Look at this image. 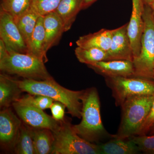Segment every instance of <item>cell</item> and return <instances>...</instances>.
Masks as SVG:
<instances>
[{"label": "cell", "mask_w": 154, "mask_h": 154, "mask_svg": "<svg viewBox=\"0 0 154 154\" xmlns=\"http://www.w3.org/2000/svg\"><path fill=\"white\" fill-rule=\"evenodd\" d=\"M81 101L82 103V121L73 125L74 130L81 137L92 143L112 138L102 123L100 113V102L98 91L93 87L84 90Z\"/></svg>", "instance_id": "1"}, {"label": "cell", "mask_w": 154, "mask_h": 154, "mask_svg": "<svg viewBox=\"0 0 154 154\" xmlns=\"http://www.w3.org/2000/svg\"><path fill=\"white\" fill-rule=\"evenodd\" d=\"M16 81L23 92L31 95L47 96L54 101L60 102L65 105L68 113L72 116L82 118V103L80 101L84 90H69L59 85L53 78L45 80L24 79Z\"/></svg>", "instance_id": "2"}, {"label": "cell", "mask_w": 154, "mask_h": 154, "mask_svg": "<svg viewBox=\"0 0 154 154\" xmlns=\"http://www.w3.org/2000/svg\"><path fill=\"white\" fill-rule=\"evenodd\" d=\"M154 99L153 95L134 96L121 105V122L115 138L128 139L138 135L147 117Z\"/></svg>", "instance_id": "3"}, {"label": "cell", "mask_w": 154, "mask_h": 154, "mask_svg": "<svg viewBox=\"0 0 154 154\" xmlns=\"http://www.w3.org/2000/svg\"><path fill=\"white\" fill-rule=\"evenodd\" d=\"M44 63L29 54L8 49L6 55L0 59V69L4 72L17 75L24 79L45 80L53 79Z\"/></svg>", "instance_id": "4"}, {"label": "cell", "mask_w": 154, "mask_h": 154, "mask_svg": "<svg viewBox=\"0 0 154 154\" xmlns=\"http://www.w3.org/2000/svg\"><path fill=\"white\" fill-rule=\"evenodd\" d=\"M144 29L139 55L133 61L134 77L153 80L154 77V14L145 2L143 14Z\"/></svg>", "instance_id": "5"}, {"label": "cell", "mask_w": 154, "mask_h": 154, "mask_svg": "<svg viewBox=\"0 0 154 154\" xmlns=\"http://www.w3.org/2000/svg\"><path fill=\"white\" fill-rule=\"evenodd\" d=\"M70 122L65 118L59 128L53 132V154H100L97 144L85 140L74 130Z\"/></svg>", "instance_id": "6"}, {"label": "cell", "mask_w": 154, "mask_h": 154, "mask_svg": "<svg viewBox=\"0 0 154 154\" xmlns=\"http://www.w3.org/2000/svg\"><path fill=\"white\" fill-rule=\"evenodd\" d=\"M106 84L112 91L116 106H120L131 97L154 94V82L137 77L105 78Z\"/></svg>", "instance_id": "7"}, {"label": "cell", "mask_w": 154, "mask_h": 154, "mask_svg": "<svg viewBox=\"0 0 154 154\" xmlns=\"http://www.w3.org/2000/svg\"><path fill=\"white\" fill-rule=\"evenodd\" d=\"M12 107L22 122L31 127L47 128L54 132L60 126V122L41 109L20 102H14Z\"/></svg>", "instance_id": "8"}, {"label": "cell", "mask_w": 154, "mask_h": 154, "mask_svg": "<svg viewBox=\"0 0 154 154\" xmlns=\"http://www.w3.org/2000/svg\"><path fill=\"white\" fill-rule=\"evenodd\" d=\"M0 37L8 50L21 53H28V48L14 17L1 9Z\"/></svg>", "instance_id": "9"}, {"label": "cell", "mask_w": 154, "mask_h": 154, "mask_svg": "<svg viewBox=\"0 0 154 154\" xmlns=\"http://www.w3.org/2000/svg\"><path fill=\"white\" fill-rule=\"evenodd\" d=\"M19 118L11 107L0 112V143L5 150L14 151L22 123Z\"/></svg>", "instance_id": "10"}, {"label": "cell", "mask_w": 154, "mask_h": 154, "mask_svg": "<svg viewBox=\"0 0 154 154\" xmlns=\"http://www.w3.org/2000/svg\"><path fill=\"white\" fill-rule=\"evenodd\" d=\"M144 0H132V13L128 24L127 32L132 48L134 59L138 56L140 51L141 41L144 29Z\"/></svg>", "instance_id": "11"}, {"label": "cell", "mask_w": 154, "mask_h": 154, "mask_svg": "<svg viewBox=\"0 0 154 154\" xmlns=\"http://www.w3.org/2000/svg\"><path fill=\"white\" fill-rule=\"evenodd\" d=\"M128 24L113 30L111 45L107 51V61H133L132 48L128 34Z\"/></svg>", "instance_id": "12"}, {"label": "cell", "mask_w": 154, "mask_h": 154, "mask_svg": "<svg viewBox=\"0 0 154 154\" xmlns=\"http://www.w3.org/2000/svg\"><path fill=\"white\" fill-rule=\"evenodd\" d=\"M105 78L134 77L133 62L127 60L102 61L88 66Z\"/></svg>", "instance_id": "13"}, {"label": "cell", "mask_w": 154, "mask_h": 154, "mask_svg": "<svg viewBox=\"0 0 154 154\" xmlns=\"http://www.w3.org/2000/svg\"><path fill=\"white\" fill-rule=\"evenodd\" d=\"M45 32V51L57 44L65 31L62 21L57 13L54 11L43 17Z\"/></svg>", "instance_id": "14"}, {"label": "cell", "mask_w": 154, "mask_h": 154, "mask_svg": "<svg viewBox=\"0 0 154 154\" xmlns=\"http://www.w3.org/2000/svg\"><path fill=\"white\" fill-rule=\"evenodd\" d=\"M23 92L16 79L7 75H0V107L9 108L21 98Z\"/></svg>", "instance_id": "15"}, {"label": "cell", "mask_w": 154, "mask_h": 154, "mask_svg": "<svg viewBox=\"0 0 154 154\" xmlns=\"http://www.w3.org/2000/svg\"><path fill=\"white\" fill-rule=\"evenodd\" d=\"M113 30L102 29L96 33L81 36L76 42L77 46L99 48L107 51L112 42Z\"/></svg>", "instance_id": "16"}, {"label": "cell", "mask_w": 154, "mask_h": 154, "mask_svg": "<svg viewBox=\"0 0 154 154\" xmlns=\"http://www.w3.org/2000/svg\"><path fill=\"white\" fill-rule=\"evenodd\" d=\"M102 154H137L140 153L139 148L131 139L113 137L104 143H97Z\"/></svg>", "instance_id": "17"}, {"label": "cell", "mask_w": 154, "mask_h": 154, "mask_svg": "<svg viewBox=\"0 0 154 154\" xmlns=\"http://www.w3.org/2000/svg\"><path fill=\"white\" fill-rule=\"evenodd\" d=\"M84 6V0H61L55 11L62 21L65 31H68L77 14Z\"/></svg>", "instance_id": "18"}, {"label": "cell", "mask_w": 154, "mask_h": 154, "mask_svg": "<svg viewBox=\"0 0 154 154\" xmlns=\"http://www.w3.org/2000/svg\"><path fill=\"white\" fill-rule=\"evenodd\" d=\"M45 32L43 17L39 16L31 37L28 53L38 58L44 63L47 62L46 54L45 51Z\"/></svg>", "instance_id": "19"}, {"label": "cell", "mask_w": 154, "mask_h": 154, "mask_svg": "<svg viewBox=\"0 0 154 154\" xmlns=\"http://www.w3.org/2000/svg\"><path fill=\"white\" fill-rule=\"evenodd\" d=\"M30 127L35 154H51L54 141L52 131L47 128Z\"/></svg>", "instance_id": "20"}, {"label": "cell", "mask_w": 154, "mask_h": 154, "mask_svg": "<svg viewBox=\"0 0 154 154\" xmlns=\"http://www.w3.org/2000/svg\"><path fill=\"white\" fill-rule=\"evenodd\" d=\"M39 17L38 14L29 8L28 11L15 21L28 49L30 45L31 37L37 23V19Z\"/></svg>", "instance_id": "21"}, {"label": "cell", "mask_w": 154, "mask_h": 154, "mask_svg": "<svg viewBox=\"0 0 154 154\" xmlns=\"http://www.w3.org/2000/svg\"><path fill=\"white\" fill-rule=\"evenodd\" d=\"M14 151L17 154H35L30 126L23 122Z\"/></svg>", "instance_id": "22"}, {"label": "cell", "mask_w": 154, "mask_h": 154, "mask_svg": "<svg viewBox=\"0 0 154 154\" xmlns=\"http://www.w3.org/2000/svg\"><path fill=\"white\" fill-rule=\"evenodd\" d=\"M75 52L79 61L88 66L107 60V51L99 48H83L77 46Z\"/></svg>", "instance_id": "23"}, {"label": "cell", "mask_w": 154, "mask_h": 154, "mask_svg": "<svg viewBox=\"0 0 154 154\" xmlns=\"http://www.w3.org/2000/svg\"><path fill=\"white\" fill-rule=\"evenodd\" d=\"M31 0H1V9L8 13L16 21L29 10Z\"/></svg>", "instance_id": "24"}, {"label": "cell", "mask_w": 154, "mask_h": 154, "mask_svg": "<svg viewBox=\"0 0 154 154\" xmlns=\"http://www.w3.org/2000/svg\"><path fill=\"white\" fill-rule=\"evenodd\" d=\"M61 0H31L30 8L38 16L44 17L56 11Z\"/></svg>", "instance_id": "25"}, {"label": "cell", "mask_w": 154, "mask_h": 154, "mask_svg": "<svg viewBox=\"0 0 154 154\" xmlns=\"http://www.w3.org/2000/svg\"><path fill=\"white\" fill-rule=\"evenodd\" d=\"M53 99L42 95H33L29 94L22 96L17 102L25 103L42 110L50 108Z\"/></svg>", "instance_id": "26"}, {"label": "cell", "mask_w": 154, "mask_h": 154, "mask_svg": "<svg viewBox=\"0 0 154 154\" xmlns=\"http://www.w3.org/2000/svg\"><path fill=\"white\" fill-rule=\"evenodd\" d=\"M129 138L136 144L141 152L146 154H154V135L134 136Z\"/></svg>", "instance_id": "27"}, {"label": "cell", "mask_w": 154, "mask_h": 154, "mask_svg": "<svg viewBox=\"0 0 154 154\" xmlns=\"http://www.w3.org/2000/svg\"><path fill=\"white\" fill-rule=\"evenodd\" d=\"M65 105L60 102H54L50 107L52 117L56 121L60 122L65 119Z\"/></svg>", "instance_id": "28"}, {"label": "cell", "mask_w": 154, "mask_h": 154, "mask_svg": "<svg viewBox=\"0 0 154 154\" xmlns=\"http://www.w3.org/2000/svg\"><path fill=\"white\" fill-rule=\"evenodd\" d=\"M154 123V99L151 110H150L147 117L140 131V132L138 135H146L148 133L152 125Z\"/></svg>", "instance_id": "29"}, {"label": "cell", "mask_w": 154, "mask_h": 154, "mask_svg": "<svg viewBox=\"0 0 154 154\" xmlns=\"http://www.w3.org/2000/svg\"><path fill=\"white\" fill-rule=\"evenodd\" d=\"M96 0H84V6H83V8H87L88 6L91 5L92 3L95 2Z\"/></svg>", "instance_id": "30"}, {"label": "cell", "mask_w": 154, "mask_h": 154, "mask_svg": "<svg viewBox=\"0 0 154 154\" xmlns=\"http://www.w3.org/2000/svg\"><path fill=\"white\" fill-rule=\"evenodd\" d=\"M146 3L150 6L153 10H154V0H148L147 2H145Z\"/></svg>", "instance_id": "31"}, {"label": "cell", "mask_w": 154, "mask_h": 154, "mask_svg": "<svg viewBox=\"0 0 154 154\" xmlns=\"http://www.w3.org/2000/svg\"><path fill=\"white\" fill-rule=\"evenodd\" d=\"M147 134L149 135H154V123L151 127Z\"/></svg>", "instance_id": "32"}, {"label": "cell", "mask_w": 154, "mask_h": 154, "mask_svg": "<svg viewBox=\"0 0 154 154\" xmlns=\"http://www.w3.org/2000/svg\"><path fill=\"white\" fill-rule=\"evenodd\" d=\"M145 2H147V1H148V0H144Z\"/></svg>", "instance_id": "33"}, {"label": "cell", "mask_w": 154, "mask_h": 154, "mask_svg": "<svg viewBox=\"0 0 154 154\" xmlns=\"http://www.w3.org/2000/svg\"><path fill=\"white\" fill-rule=\"evenodd\" d=\"M153 82H154V77L153 80Z\"/></svg>", "instance_id": "34"}, {"label": "cell", "mask_w": 154, "mask_h": 154, "mask_svg": "<svg viewBox=\"0 0 154 154\" xmlns=\"http://www.w3.org/2000/svg\"><path fill=\"white\" fill-rule=\"evenodd\" d=\"M153 13H154V10H153Z\"/></svg>", "instance_id": "35"}]
</instances>
